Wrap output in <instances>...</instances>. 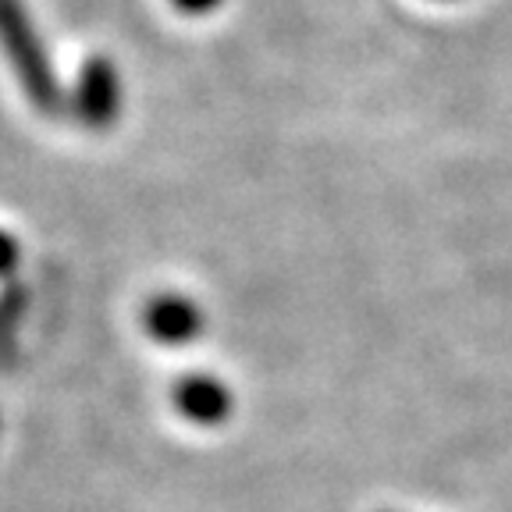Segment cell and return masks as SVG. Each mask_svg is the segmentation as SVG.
<instances>
[{
  "label": "cell",
  "mask_w": 512,
  "mask_h": 512,
  "mask_svg": "<svg viewBox=\"0 0 512 512\" xmlns=\"http://www.w3.org/2000/svg\"><path fill=\"white\" fill-rule=\"evenodd\" d=\"M0 50L8 57L11 72L22 82V93L40 114H61L64 111V89L50 68L43 36L32 22V11L25 0H0Z\"/></svg>",
  "instance_id": "cell-1"
},
{
  "label": "cell",
  "mask_w": 512,
  "mask_h": 512,
  "mask_svg": "<svg viewBox=\"0 0 512 512\" xmlns=\"http://www.w3.org/2000/svg\"><path fill=\"white\" fill-rule=\"evenodd\" d=\"M75 114L86 128L104 132L118 121L121 111V75L118 64L104 54L86 57V64L79 68V86H75Z\"/></svg>",
  "instance_id": "cell-2"
},
{
  "label": "cell",
  "mask_w": 512,
  "mask_h": 512,
  "mask_svg": "<svg viewBox=\"0 0 512 512\" xmlns=\"http://www.w3.org/2000/svg\"><path fill=\"white\" fill-rule=\"evenodd\" d=\"M178 409L196 424H217L232 413V392L207 374H192L178 384Z\"/></svg>",
  "instance_id": "cell-3"
},
{
  "label": "cell",
  "mask_w": 512,
  "mask_h": 512,
  "mask_svg": "<svg viewBox=\"0 0 512 512\" xmlns=\"http://www.w3.org/2000/svg\"><path fill=\"white\" fill-rule=\"evenodd\" d=\"M146 328L153 338H160L164 345H185L196 331L203 328L200 313L189 299L182 296H160L146 310Z\"/></svg>",
  "instance_id": "cell-4"
},
{
  "label": "cell",
  "mask_w": 512,
  "mask_h": 512,
  "mask_svg": "<svg viewBox=\"0 0 512 512\" xmlns=\"http://www.w3.org/2000/svg\"><path fill=\"white\" fill-rule=\"evenodd\" d=\"M224 0H171V8L182 11V15H210V11L221 8Z\"/></svg>",
  "instance_id": "cell-5"
},
{
  "label": "cell",
  "mask_w": 512,
  "mask_h": 512,
  "mask_svg": "<svg viewBox=\"0 0 512 512\" xmlns=\"http://www.w3.org/2000/svg\"><path fill=\"white\" fill-rule=\"evenodd\" d=\"M15 256H18V246L8 232H0V274H8L15 267Z\"/></svg>",
  "instance_id": "cell-6"
}]
</instances>
